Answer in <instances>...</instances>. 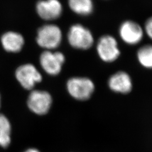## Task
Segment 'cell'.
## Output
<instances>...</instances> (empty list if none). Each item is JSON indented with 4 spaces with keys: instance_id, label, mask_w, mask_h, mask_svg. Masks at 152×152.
<instances>
[{
    "instance_id": "obj_2",
    "label": "cell",
    "mask_w": 152,
    "mask_h": 152,
    "mask_svg": "<svg viewBox=\"0 0 152 152\" xmlns=\"http://www.w3.org/2000/svg\"><path fill=\"white\" fill-rule=\"evenodd\" d=\"M66 88L72 97L78 100L85 101L91 96L95 90V85L89 78L76 77L68 80Z\"/></svg>"
},
{
    "instance_id": "obj_7",
    "label": "cell",
    "mask_w": 152,
    "mask_h": 152,
    "mask_svg": "<svg viewBox=\"0 0 152 152\" xmlns=\"http://www.w3.org/2000/svg\"><path fill=\"white\" fill-rule=\"evenodd\" d=\"M64 62L65 56L59 51L46 50L39 57L41 67L46 73L51 76H56L60 73Z\"/></svg>"
},
{
    "instance_id": "obj_14",
    "label": "cell",
    "mask_w": 152,
    "mask_h": 152,
    "mask_svg": "<svg viewBox=\"0 0 152 152\" xmlns=\"http://www.w3.org/2000/svg\"><path fill=\"white\" fill-rule=\"evenodd\" d=\"M137 59L145 68L152 69V45L147 44L141 46L137 51Z\"/></svg>"
},
{
    "instance_id": "obj_1",
    "label": "cell",
    "mask_w": 152,
    "mask_h": 152,
    "mask_svg": "<svg viewBox=\"0 0 152 152\" xmlns=\"http://www.w3.org/2000/svg\"><path fill=\"white\" fill-rule=\"evenodd\" d=\"M62 32L55 24H45L38 29L36 41L38 45L46 50L56 49L61 44Z\"/></svg>"
},
{
    "instance_id": "obj_12",
    "label": "cell",
    "mask_w": 152,
    "mask_h": 152,
    "mask_svg": "<svg viewBox=\"0 0 152 152\" xmlns=\"http://www.w3.org/2000/svg\"><path fill=\"white\" fill-rule=\"evenodd\" d=\"M68 5L72 11L82 16L90 15L94 10L92 0H68Z\"/></svg>"
},
{
    "instance_id": "obj_15",
    "label": "cell",
    "mask_w": 152,
    "mask_h": 152,
    "mask_svg": "<svg viewBox=\"0 0 152 152\" xmlns=\"http://www.w3.org/2000/svg\"><path fill=\"white\" fill-rule=\"evenodd\" d=\"M143 28L145 34L152 40V16L147 19Z\"/></svg>"
},
{
    "instance_id": "obj_17",
    "label": "cell",
    "mask_w": 152,
    "mask_h": 152,
    "mask_svg": "<svg viewBox=\"0 0 152 152\" xmlns=\"http://www.w3.org/2000/svg\"><path fill=\"white\" fill-rule=\"evenodd\" d=\"M1 107V95H0V108Z\"/></svg>"
},
{
    "instance_id": "obj_3",
    "label": "cell",
    "mask_w": 152,
    "mask_h": 152,
    "mask_svg": "<svg viewBox=\"0 0 152 152\" xmlns=\"http://www.w3.org/2000/svg\"><path fill=\"white\" fill-rule=\"evenodd\" d=\"M67 38L72 47L79 50L90 49L94 42L91 31L79 24L71 26L68 33Z\"/></svg>"
},
{
    "instance_id": "obj_11",
    "label": "cell",
    "mask_w": 152,
    "mask_h": 152,
    "mask_svg": "<svg viewBox=\"0 0 152 152\" xmlns=\"http://www.w3.org/2000/svg\"><path fill=\"white\" fill-rule=\"evenodd\" d=\"M1 42L6 51L16 53L20 52L23 49L24 45V38L19 33L9 31L2 36Z\"/></svg>"
},
{
    "instance_id": "obj_8",
    "label": "cell",
    "mask_w": 152,
    "mask_h": 152,
    "mask_svg": "<svg viewBox=\"0 0 152 152\" xmlns=\"http://www.w3.org/2000/svg\"><path fill=\"white\" fill-rule=\"evenodd\" d=\"M119 34L125 44L136 45L144 38V28L137 22L128 20L123 22L119 28Z\"/></svg>"
},
{
    "instance_id": "obj_9",
    "label": "cell",
    "mask_w": 152,
    "mask_h": 152,
    "mask_svg": "<svg viewBox=\"0 0 152 152\" xmlns=\"http://www.w3.org/2000/svg\"><path fill=\"white\" fill-rule=\"evenodd\" d=\"M37 13L45 20L58 19L63 12V6L59 0H40L36 6Z\"/></svg>"
},
{
    "instance_id": "obj_16",
    "label": "cell",
    "mask_w": 152,
    "mask_h": 152,
    "mask_svg": "<svg viewBox=\"0 0 152 152\" xmlns=\"http://www.w3.org/2000/svg\"><path fill=\"white\" fill-rule=\"evenodd\" d=\"M24 152H40L38 149H35V148H30V149H28L27 150L25 151Z\"/></svg>"
},
{
    "instance_id": "obj_13",
    "label": "cell",
    "mask_w": 152,
    "mask_h": 152,
    "mask_svg": "<svg viewBox=\"0 0 152 152\" xmlns=\"http://www.w3.org/2000/svg\"><path fill=\"white\" fill-rule=\"evenodd\" d=\"M11 126L5 115L0 113V147L6 148L11 143Z\"/></svg>"
},
{
    "instance_id": "obj_4",
    "label": "cell",
    "mask_w": 152,
    "mask_h": 152,
    "mask_svg": "<svg viewBox=\"0 0 152 152\" xmlns=\"http://www.w3.org/2000/svg\"><path fill=\"white\" fill-rule=\"evenodd\" d=\"M96 49L100 59L107 63L115 61L121 54L116 39L110 35H104L99 38Z\"/></svg>"
},
{
    "instance_id": "obj_6",
    "label": "cell",
    "mask_w": 152,
    "mask_h": 152,
    "mask_svg": "<svg viewBox=\"0 0 152 152\" xmlns=\"http://www.w3.org/2000/svg\"><path fill=\"white\" fill-rule=\"evenodd\" d=\"M17 81L24 88L31 90L42 80V77L36 66L32 64L19 66L15 71Z\"/></svg>"
},
{
    "instance_id": "obj_5",
    "label": "cell",
    "mask_w": 152,
    "mask_h": 152,
    "mask_svg": "<svg viewBox=\"0 0 152 152\" xmlns=\"http://www.w3.org/2000/svg\"><path fill=\"white\" fill-rule=\"evenodd\" d=\"M53 103L49 92L42 90H33L27 100L28 107L35 114L44 115L48 113Z\"/></svg>"
},
{
    "instance_id": "obj_10",
    "label": "cell",
    "mask_w": 152,
    "mask_h": 152,
    "mask_svg": "<svg viewBox=\"0 0 152 152\" xmlns=\"http://www.w3.org/2000/svg\"><path fill=\"white\" fill-rule=\"evenodd\" d=\"M108 85L110 89L114 92L127 94L132 90L133 82L130 76L127 72L119 71L110 76Z\"/></svg>"
}]
</instances>
